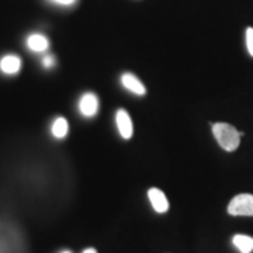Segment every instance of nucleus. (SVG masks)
Here are the masks:
<instances>
[{
  "instance_id": "f8f14e48",
  "label": "nucleus",
  "mask_w": 253,
  "mask_h": 253,
  "mask_svg": "<svg viewBox=\"0 0 253 253\" xmlns=\"http://www.w3.org/2000/svg\"><path fill=\"white\" fill-rule=\"evenodd\" d=\"M42 65H44L45 68H52V66L55 65L54 56H51V55H46L45 58H44V61H42Z\"/></svg>"
},
{
  "instance_id": "ddd939ff",
  "label": "nucleus",
  "mask_w": 253,
  "mask_h": 253,
  "mask_svg": "<svg viewBox=\"0 0 253 253\" xmlns=\"http://www.w3.org/2000/svg\"><path fill=\"white\" fill-rule=\"evenodd\" d=\"M55 3H59V4H63V6H69V4H72L75 3V0H52Z\"/></svg>"
},
{
  "instance_id": "0eeeda50",
  "label": "nucleus",
  "mask_w": 253,
  "mask_h": 253,
  "mask_svg": "<svg viewBox=\"0 0 253 253\" xmlns=\"http://www.w3.org/2000/svg\"><path fill=\"white\" fill-rule=\"evenodd\" d=\"M21 69V59L17 55H6L0 59V71L6 75H16Z\"/></svg>"
},
{
  "instance_id": "2eb2a0df",
  "label": "nucleus",
  "mask_w": 253,
  "mask_h": 253,
  "mask_svg": "<svg viewBox=\"0 0 253 253\" xmlns=\"http://www.w3.org/2000/svg\"><path fill=\"white\" fill-rule=\"evenodd\" d=\"M62 253H71V252H69V251H65V252H62Z\"/></svg>"
},
{
  "instance_id": "9b49d317",
  "label": "nucleus",
  "mask_w": 253,
  "mask_h": 253,
  "mask_svg": "<svg viewBox=\"0 0 253 253\" xmlns=\"http://www.w3.org/2000/svg\"><path fill=\"white\" fill-rule=\"evenodd\" d=\"M246 46L249 54L253 56V28L249 27L246 30Z\"/></svg>"
},
{
  "instance_id": "f257e3e1",
  "label": "nucleus",
  "mask_w": 253,
  "mask_h": 253,
  "mask_svg": "<svg viewBox=\"0 0 253 253\" xmlns=\"http://www.w3.org/2000/svg\"><path fill=\"white\" fill-rule=\"evenodd\" d=\"M212 134L217 138L218 144L226 152H234L238 149L241 144V136L244 132H239L235 126L225 124V123H217L212 126Z\"/></svg>"
},
{
  "instance_id": "423d86ee",
  "label": "nucleus",
  "mask_w": 253,
  "mask_h": 253,
  "mask_svg": "<svg viewBox=\"0 0 253 253\" xmlns=\"http://www.w3.org/2000/svg\"><path fill=\"white\" fill-rule=\"evenodd\" d=\"M121 83H123V86L126 87V90H129L134 94L144 96L145 93H146L145 84H142V82L139 81L136 76H134L132 73H124L121 76Z\"/></svg>"
},
{
  "instance_id": "39448f33",
  "label": "nucleus",
  "mask_w": 253,
  "mask_h": 253,
  "mask_svg": "<svg viewBox=\"0 0 253 253\" xmlns=\"http://www.w3.org/2000/svg\"><path fill=\"white\" fill-rule=\"evenodd\" d=\"M148 197H149V201H151V204H152V207L156 212L163 214L169 210V201H168V197L165 196L162 190L156 189V187L149 189Z\"/></svg>"
},
{
  "instance_id": "f03ea898",
  "label": "nucleus",
  "mask_w": 253,
  "mask_h": 253,
  "mask_svg": "<svg viewBox=\"0 0 253 253\" xmlns=\"http://www.w3.org/2000/svg\"><path fill=\"white\" fill-rule=\"evenodd\" d=\"M228 212L231 215H253V196L252 194H238L231 200L228 206Z\"/></svg>"
},
{
  "instance_id": "20e7f679",
  "label": "nucleus",
  "mask_w": 253,
  "mask_h": 253,
  "mask_svg": "<svg viewBox=\"0 0 253 253\" xmlns=\"http://www.w3.org/2000/svg\"><path fill=\"white\" fill-rule=\"evenodd\" d=\"M79 110H81L82 116L93 117L99 111V100L93 93H86L79 101Z\"/></svg>"
},
{
  "instance_id": "4468645a",
  "label": "nucleus",
  "mask_w": 253,
  "mask_h": 253,
  "mask_svg": "<svg viewBox=\"0 0 253 253\" xmlns=\"http://www.w3.org/2000/svg\"><path fill=\"white\" fill-rule=\"evenodd\" d=\"M83 253H97V251H96V249H93V248H89V249H86Z\"/></svg>"
},
{
  "instance_id": "9d476101",
  "label": "nucleus",
  "mask_w": 253,
  "mask_h": 253,
  "mask_svg": "<svg viewBox=\"0 0 253 253\" xmlns=\"http://www.w3.org/2000/svg\"><path fill=\"white\" fill-rule=\"evenodd\" d=\"M234 245L238 248L241 253H251L253 251V238L248 235H235L234 236Z\"/></svg>"
},
{
  "instance_id": "1a4fd4ad",
  "label": "nucleus",
  "mask_w": 253,
  "mask_h": 253,
  "mask_svg": "<svg viewBox=\"0 0 253 253\" xmlns=\"http://www.w3.org/2000/svg\"><path fill=\"white\" fill-rule=\"evenodd\" d=\"M51 132H52V135H54L56 139H63L65 136L68 135V132H69V124H68L66 118H56L54 123H52Z\"/></svg>"
},
{
  "instance_id": "7ed1b4c3",
  "label": "nucleus",
  "mask_w": 253,
  "mask_h": 253,
  "mask_svg": "<svg viewBox=\"0 0 253 253\" xmlns=\"http://www.w3.org/2000/svg\"><path fill=\"white\" fill-rule=\"evenodd\" d=\"M116 123H117L120 135L123 136L124 139H129L132 136L134 128H132V121L129 118V114L126 113V110H118L117 114H116Z\"/></svg>"
},
{
  "instance_id": "6e6552de",
  "label": "nucleus",
  "mask_w": 253,
  "mask_h": 253,
  "mask_svg": "<svg viewBox=\"0 0 253 253\" xmlns=\"http://www.w3.org/2000/svg\"><path fill=\"white\" fill-rule=\"evenodd\" d=\"M48 45H49V42H48L46 37L41 36V34H33L28 37L27 46L34 52H44L48 49Z\"/></svg>"
}]
</instances>
